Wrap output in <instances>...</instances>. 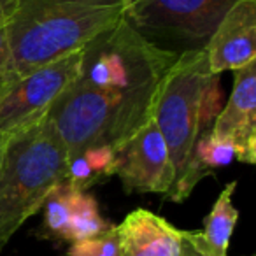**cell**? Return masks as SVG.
<instances>
[{"mask_svg": "<svg viewBox=\"0 0 256 256\" xmlns=\"http://www.w3.org/2000/svg\"><path fill=\"white\" fill-rule=\"evenodd\" d=\"M12 16V9L9 6V0H0V25H8Z\"/></svg>", "mask_w": 256, "mask_h": 256, "instance_id": "cell-17", "label": "cell"}, {"mask_svg": "<svg viewBox=\"0 0 256 256\" xmlns=\"http://www.w3.org/2000/svg\"><path fill=\"white\" fill-rule=\"evenodd\" d=\"M235 188V181L224 186L204 220L202 232H184V238L202 256H228L230 238L238 220V210L232 202Z\"/></svg>", "mask_w": 256, "mask_h": 256, "instance_id": "cell-12", "label": "cell"}, {"mask_svg": "<svg viewBox=\"0 0 256 256\" xmlns=\"http://www.w3.org/2000/svg\"><path fill=\"white\" fill-rule=\"evenodd\" d=\"M178 54L153 44L121 20L84 48L76 82L153 120L158 90Z\"/></svg>", "mask_w": 256, "mask_h": 256, "instance_id": "cell-2", "label": "cell"}, {"mask_svg": "<svg viewBox=\"0 0 256 256\" xmlns=\"http://www.w3.org/2000/svg\"><path fill=\"white\" fill-rule=\"evenodd\" d=\"M67 174V151L50 118L2 142L0 251L30 216L42 209Z\"/></svg>", "mask_w": 256, "mask_h": 256, "instance_id": "cell-3", "label": "cell"}, {"mask_svg": "<svg viewBox=\"0 0 256 256\" xmlns=\"http://www.w3.org/2000/svg\"><path fill=\"white\" fill-rule=\"evenodd\" d=\"M116 172L126 193L167 195L174 182V168L165 140L153 120L114 148Z\"/></svg>", "mask_w": 256, "mask_h": 256, "instance_id": "cell-7", "label": "cell"}, {"mask_svg": "<svg viewBox=\"0 0 256 256\" xmlns=\"http://www.w3.org/2000/svg\"><path fill=\"white\" fill-rule=\"evenodd\" d=\"M2 82L4 81H2V74H0V88H2Z\"/></svg>", "mask_w": 256, "mask_h": 256, "instance_id": "cell-21", "label": "cell"}, {"mask_svg": "<svg viewBox=\"0 0 256 256\" xmlns=\"http://www.w3.org/2000/svg\"><path fill=\"white\" fill-rule=\"evenodd\" d=\"M116 172V153L112 146H95L81 151L67 160L65 182L82 192H88L93 184L110 178Z\"/></svg>", "mask_w": 256, "mask_h": 256, "instance_id": "cell-13", "label": "cell"}, {"mask_svg": "<svg viewBox=\"0 0 256 256\" xmlns=\"http://www.w3.org/2000/svg\"><path fill=\"white\" fill-rule=\"evenodd\" d=\"M0 158H2V142H0Z\"/></svg>", "mask_w": 256, "mask_h": 256, "instance_id": "cell-22", "label": "cell"}, {"mask_svg": "<svg viewBox=\"0 0 256 256\" xmlns=\"http://www.w3.org/2000/svg\"><path fill=\"white\" fill-rule=\"evenodd\" d=\"M116 230L121 256H184V230L151 210H132Z\"/></svg>", "mask_w": 256, "mask_h": 256, "instance_id": "cell-10", "label": "cell"}, {"mask_svg": "<svg viewBox=\"0 0 256 256\" xmlns=\"http://www.w3.org/2000/svg\"><path fill=\"white\" fill-rule=\"evenodd\" d=\"M82 51L36 68L0 88V142L25 132L48 116L54 102L78 81Z\"/></svg>", "mask_w": 256, "mask_h": 256, "instance_id": "cell-6", "label": "cell"}, {"mask_svg": "<svg viewBox=\"0 0 256 256\" xmlns=\"http://www.w3.org/2000/svg\"><path fill=\"white\" fill-rule=\"evenodd\" d=\"M237 0H128L124 22L140 36L176 53L206 46Z\"/></svg>", "mask_w": 256, "mask_h": 256, "instance_id": "cell-5", "label": "cell"}, {"mask_svg": "<svg viewBox=\"0 0 256 256\" xmlns=\"http://www.w3.org/2000/svg\"><path fill=\"white\" fill-rule=\"evenodd\" d=\"M235 160V151L228 142L216 139L210 134L209 128H206L196 137L195 146L190 154V160L186 164L184 174L178 181V184L168 192L167 198L172 202H184L195 186L207 176H212L218 168H223Z\"/></svg>", "mask_w": 256, "mask_h": 256, "instance_id": "cell-11", "label": "cell"}, {"mask_svg": "<svg viewBox=\"0 0 256 256\" xmlns=\"http://www.w3.org/2000/svg\"><path fill=\"white\" fill-rule=\"evenodd\" d=\"M88 2H121V4H126L128 0H88Z\"/></svg>", "mask_w": 256, "mask_h": 256, "instance_id": "cell-20", "label": "cell"}, {"mask_svg": "<svg viewBox=\"0 0 256 256\" xmlns=\"http://www.w3.org/2000/svg\"><path fill=\"white\" fill-rule=\"evenodd\" d=\"M123 18L124 4L121 2L39 0L23 6L8 23L9 60L2 86L84 50Z\"/></svg>", "mask_w": 256, "mask_h": 256, "instance_id": "cell-1", "label": "cell"}, {"mask_svg": "<svg viewBox=\"0 0 256 256\" xmlns=\"http://www.w3.org/2000/svg\"><path fill=\"white\" fill-rule=\"evenodd\" d=\"M32 2H39V0H9V6H11V9H12V16H14V12L18 11V9H22L23 6H26V4H32Z\"/></svg>", "mask_w": 256, "mask_h": 256, "instance_id": "cell-18", "label": "cell"}, {"mask_svg": "<svg viewBox=\"0 0 256 256\" xmlns=\"http://www.w3.org/2000/svg\"><path fill=\"white\" fill-rule=\"evenodd\" d=\"M234 74L230 98L209 130L234 148L235 160L252 165L256 162V60Z\"/></svg>", "mask_w": 256, "mask_h": 256, "instance_id": "cell-8", "label": "cell"}, {"mask_svg": "<svg viewBox=\"0 0 256 256\" xmlns=\"http://www.w3.org/2000/svg\"><path fill=\"white\" fill-rule=\"evenodd\" d=\"M109 224L100 216L98 204L88 192L76 190L74 200H72L70 218H68V228L65 240L79 242L100 235L106 232Z\"/></svg>", "mask_w": 256, "mask_h": 256, "instance_id": "cell-14", "label": "cell"}, {"mask_svg": "<svg viewBox=\"0 0 256 256\" xmlns=\"http://www.w3.org/2000/svg\"><path fill=\"white\" fill-rule=\"evenodd\" d=\"M9 60V39L8 25H0V74H4V68Z\"/></svg>", "mask_w": 256, "mask_h": 256, "instance_id": "cell-16", "label": "cell"}, {"mask_svg": "<svg viewBox=\"0 0 256 256\" xmlns=\"http://www.w3.org/2000/svg\"><path fill=\"white\" fill-rule=\"evenodd\" d=\"M67 256H121L116 226H109L96 237L72 242Z\"/></svg>", "mask_w": 256, "mask_h": 256, "instance_id": "cell-15", "label": "cell"}, {"mask_svg": "<svg viewBox=\"0 0 256 256\" xmlns=\"http://www.w3.org/2000/svg\"><path fill=\"white\" fill-rule=\"evenodd\" d=\"M184 256H202V254H200V252H196L195 249L190 246V242L184 238Z\"/></svg>", "mask_w": 256, "mask_h": 256, "instance_id": "cell-19", "label": "cell"}, {"mask_svg": "<svg viewBox=\"0 0 256 256\" xmlns=\"http://www.w3.org/2000/svg\"><path fill=\"white\" fill-rule=\"evenodd\" d=\"M218 79L220 76L210 72L202 46L181 51L160 84L153 121L164 137L174 168L170 190L184 174L196 137L218 116Z\"/></svg>", "mask_w": 256, "mask_h": 256, "instance_id": "cell-4", "label": "cell"}, {"mask_svg": "<svg viewBox=\"0 0 256 256\" xmlns=\"http://www.w3.org/2000/svg\"><path fill=\"white\" fill-rule=\"evenodd\" d=\"M214 76L238 70L256 60V0H237L223 14L206 42Z\"/></svg>", "mask_w": 256, "mask_h": 256, "instance_id": "cell-9", "label": "cell"}]
</instances>
